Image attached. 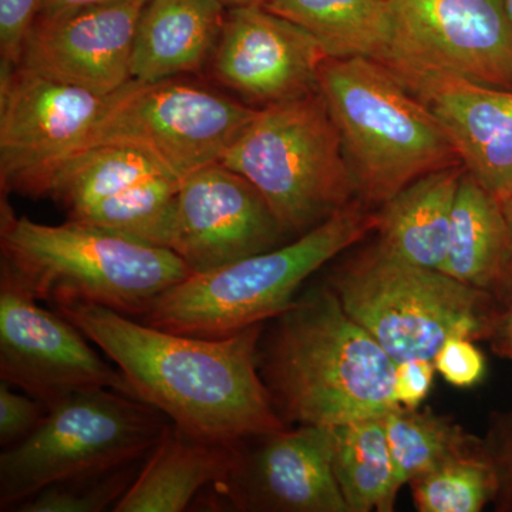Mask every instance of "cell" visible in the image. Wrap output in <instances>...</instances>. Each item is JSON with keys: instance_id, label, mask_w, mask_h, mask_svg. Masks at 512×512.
Returning <instances> with one entry per match:
<instances>
[{"instance_id": "cell-4", "label": "cell", "mask_w": 512, "mask_h": 512, "mask_svg": "<svg viewBox=\"0 0 512 512\" xmlns=\"http://www.w3.org/2000/svg\"><path fill=\"white\" fill-rule=\"evenodd\" d=\"M319 90L366 204L382 205L423 175L463 165L433 111L384 64L328 57Z\"/></svg>"}, {"instance_id": "cell-9", "label": "cell", "mask_w": 512, "mask_h": 512, "mask_svg": "<svg viewBox=\"0 0 512 512\" xmlns=\"http://www.w3.org/2000/svg\"><path fill=\"white\" fill-rule=\"evenodd\" d=\"M258 110L177 77L156 83L130 80L80 150L134 148L183 183L202 168L221 163Z\"/></svg>"}, {"instance_id": "cell-25", "label": "cell", "mask_w": 512, "mask_h": 512, "mask_svg": "<svg viewBox=\"0 0 512 512\" xmlns=\"http://www.w3.org/2000/svg\"><path fill=\"white\" fill-rule=\"evenodd\" d=\"M384 421L400 487L450 461L487 454L484 440L431 410L400 406Z\"/></svg>"}, {"instance_id": "cell-13", "label": "cell", "mask_w": 512, "mask_h": 512, "mask_svg": "<svg viewBox=\"0 0 512 512\" xmlns=\"http://www.w3.org/2000/svg\"><path fill=\"white\" fill-rule=\"evenodd\" d=\"M0 274V379L45 404L90 389L136 397L119 367L101 359L86 335Z\"/></svg>"}, {"instance_id": "cell-33", "label": "cell", "mask_w": 512, "mask_h": 512, "mask_svg": "<svg viewBox=\"0 0 512 512\" xmlns=\"http://www.w3.org/2000/svg\"><path fill=\"white\" fill-rule=\"evenodd\" d=\"M109 2H113V0H42L37 19L59 18V16L76 12V10L92 8V6Z\"/></svg>"}, {"instance_id": "cell-35", "label": "cell", "mask_w": 512, "mask_h": 512, "mask_svg": "<svg viewBox=\"0 0 512 512\" xmlns=\"http://www.w3.org/2000/svg\"><path fill=\"white\" fill-rule=\"evenodd\" d=\"M225 8H239V6L265 5L266 0H217Z\"/></svg>"}, {"instance_id": "cell-3", "label": "cell", "mask_w": 512, "mask_h": 512, "mask_svg": "<svg viewBox=\"0 0 512 512\" xmlns=\"http://www.w3.org/2000/svg\"><path fill=\"white\" fill-rule=\"evenodd\" d=\"M0 274L37 301L99 305L141 319L168 289L191 275L170 248L69 220L39 224L0 202Z\"/></svg>"}, {"instance_id": "cell-27", "label": "cell", "mask_w": 512, "mask_h": 512, "mask_svg": "<svg viewBox=\"0 0 512 512\" xmlns=\"http://www.w3.org/2000/svg\"><path fill=\"white\" fill-rule=\"evenodd\" d=\"M137 464V463H136ZM136 464L101 474L50 485L19 505V512H101L114 507L136 478ZM113 510V508H111Z\"/></svg>"}, {"instance_id": "cell-8", "label": "cell", "mask_w": 512, "mask_h": 512, "mask_svg": "<svg viewBox=\"0 0 512 512\" xmlns=\"http://www.w3.org/2000/svg\"><path fill=\"white\" fill-rule=\"evenodd\" d=\"M329 285L396 363L434 360L451 336L491 338L500 319L490 293L404 262L376 244L342 266Z\"/></svg>"}, {"instance_id": "cell-11", "label": "cell", "mask_w": 512, "mask_h": 512, "mask_svg": "<svg viewBox=\"0 0 512 512\" xmlns=\"http://www.w3.org/2000/svg\"><path fill=\"white\" fill-rule=\"evenodd\" d=\"M119 92V90H117ZM23 67L0 73V185L42 198L47 178L76 153L113 103Z\"/></svg>"}, {"instance_id": "cell-18", "label": "cell", "mask_w": 512, "mask_h": 512, "mask_svg": "<svg viewBox=\"0 0 512 512\" xmlns=\"http://www.w3.org/2000/svg\"><path fill=\"white\" fill-rule=\"evenodd\" d=\"M396 76L443 124L467 173L501 204L507 201L512 194V90L440 73Z\"/></svg>"}, {"instance_id": "cell-21", "label": "cell", "mask_w": 512, "mask_h": 512, "mask_svg": "<svg viewBox=\"0 0 512 512\" xmlns=\"http://www.w3.org/2000/svg\"><path fill=\"white\" fill-rule=\"evenodd\" d=\"M441 272L498 295L512 279V228L503 204L464 171Z\"/></svg>"}, {"instance_id": "cell-29", "label": "cell", "mask_w": 512, "mask_h": 512, "mask_svg": "<svg viewBox=\"0 0 512 512\" xmlns=\"http://www.w3.org/2000/svg\"><path fill=\"white\" fill-rule=\"evenodd\" d=\"M47 406L32 396L13 392L10 384L0 383V443L15 446L29 437L45 419Z\"/></svg>"}, {"instance_id": "cell-32", "label": "cell", "mask_w": 512, "mask_h": 512, "mask_svg": "<svg viewBox=\"0 0 512 512\" xmlns=\"http://www.w3.org/2000/svg\"><path fill=\"white\" fill-rule=\"evenodd\" d=\"M436 365L431 359H409L396 363L394 397L400 406L419 409L433 386Z\"/></svg>"}, {"instance_id": "cell-6", "label": "cell", "mask_w": 512, "mask_h": 512, "mask_svg": "<svg viewBox=\"0 0 512 512\" xmlns=\"http://www.w3.org/2000/svg\"><path fill=\"white\" fill-rule=\"evenodd\" d=\"M221 164L247 178L286 234L295 237L359 200L342 138L320 90L259 109Z\"/></svg>"}, {"instance_id": "cell-31", "label": "cell", "mask_w": 512, "mask_h": 512, "mask_svg": "<svg viewBox=\"0 0 512 512\" xmlns=\"http://www.w3.org/2000/svg\"><path fill=\"white\" fill-rule=\"evenodd\" d=\"M484 441L497 476L495 504L498 510L512 511V412L494 417Z\"/></svg>"}, {"instance_id": "cell-7", "label": "cell", "mask_w": 512, "mask_h": 512, "mask_svg": "<svg viewBox=\"0 0 512 512\" xmlns=\"http://www.w3.org/2000/svg\"><path fill=\"white\" fill-rule=\"evenodd\" d=\"M45 419L0 454V510H18L50 485L101 476L148 456L170 419L113 389H90L46 404Z\"/></svg>"}, {"instance_id": "cell-28", "label": "cell", "mask_w": 512, "mask_h": 512, "mask_svg": "<svg viewBox=\"0 0 512 512\" xmlns=\"http://www.w3.org/2000/svg\"><path fill=\"white\" fill-rule=\"evenodd\" d=\"M42 0H0L2 69H15L37 18Z\"/></svg>"}, {"instance_id": "cell-19", "label": "cell", "mask_w": 512, "mask_h": 512, "mask_svg": "<svg viewBox=\"0 0 512 512\" xmlns=\"http://www.w3.org/2000/svg\"><path fill=\"white\" fill-rule=\"evenodd\" d=\"M227 8L217 0H148L131 57V79L156 83L210 64Z\"/></svg>"}, {"instance_id": "cell-12", "label": "cell", "mask_w": 512, "mask_h": 512, "mask_svg": "<svg viewBox=\"0 0 512 512\" xmlns=\"http://www.w3.org/2000/svg\"><path fill=\"white\" fill-rule=\"evenodd\" d=\"M180 181L134 148L96 146L64 158L42 198L69 220L168 248Z\"/></svg>"}, {"instance_id": "cell-26", "label": "cell", "mask_w": 512, "mask_h": 512, "mask_svg": "<svg viewBox=\"0 0 512 512\" xmlns=\"http://www.w3.org/2000/svg\"><path fill=\"white\" fill-rule=\"evenodd\" d=\"M421 512H478L494 501L497 476L488 454L450 461L410 483Z\"/></svg>"}, {"instance_id": "cell-1", "label": "cell", "mask_w": 512, "mask_h": 512, "mask_svg": "<svg viewBox=\"0 0 512 512\" xmlns=\"http://www.w3.org/2000/svg\"><path fill=\"white\" fill-rule=\"evenodd\" d=\"M55 309L119 367L140 400L195 439L234 446L285 429L259 373L265 323L207 339L165 332L99 305Z\"/></svg>"}, {"instance_id": "cell-14", "label": "cell", "mask_w": 512, "mask_h": 512, "mask_svg": "<svg viewBox=\"0 0 512 512\" xmlns=\"http://www.w3.org/2000/svg\"><path fill=\"white\" fill-rule=\"evenodd\" d=\"M212 485L237 511L349 512L333 466L332 427L302 424L239 441Z\"/></svg>"}, {"instance_id": "cell-16", "label": "cell", "mask_w": 512, "mask_h": 512, "mask_svg": "<svg viewBox=\"0 0 512 512\" xmlns=\"http://www.w3.org/2000/svg\"><path fill=\"white\" fill-rule=\"evenodd\" d=\"M318 40L262 5L227 9L211 76L255 109L319 92L328 59Z\"/></svg>"}, {"instance_id": "cell-23", "label": "cell", "mask_w": 512, "mask_h": 512, "mask_svg": "<svg viewBox=\"0 0 512 512\" xmlns=\"http://www.w3.org/2000/svg\"><path fill=\"white\" fill-rule=\"evenodd\" d=\"M393 0H266L265 8L308 30L333 59L383 62Z\"/></svg>"}, {"instance_id": "cell-20", "label": "cell", "mask_w": 512, "mask_h": 512, "mask_svg": "<svg viewBox=\"0 0 512 512\" xmlns=\"http://www.w3.org/2000/svg\"><path fill=\"white\" fill-rule=\"evenodd\" d=\"M464 165L423 175L377 211L376 245L409 264L441 271Z\"/></svg>"}, {"instance_id": "cell-22", "label": "cell", "mask_w": 512, "mask_h": 512, "mask_svg": "<svg viewBox=\"0 0 512 512\" xmlns=\"http://www.w3.org/2000/svg\"><path fill=\"white\" fill-rule=\"evenodd\" d=\"M232 447L195 439L170 421L147 463L111 511L187 510L202 488L224 476Z\"/></svg>"}, {"instance_id": "cell-10", "label": "cell", "mask_w": 512, "mask_h": 512, "mask_svg": "<svg viewBox=\"0 0 512 512\" xmlns=\"http://www.w3.org/2000/svg\"><path fill=\"white\" fill-rule=\"evenodd\" d=\"M394 74L440 73L512 90L504 0H393L383 62Z\"/></svg>"}, {"instance_id": "cell-2", "label": "cell", "mask_w": 512, "mask_h": 512, "mask_svg": "<svg viewBox=\"0 0 512 512\" xmlns=\"http://www.w3.org/2000/svg\"><path fill=\"white\" fill-rule=\"evenodd\" d=\"M272 320L269 335L262 332L258 366L285 424L336 427L399 409L396 362L330 285L296 296Z\"/></svg>"}, {"instance_id": "cell-24", "label": "cell", "mask_w": 512, "mask_h": 512, "mask_svg": "<svg viewBox=\"0 0 512 512\" xmlns=\"http://www.w3.org/2000/svg\"><path fill=\"white\" fill-rule=\"evenodd\" d=\"M333 466L349 512L394 510L400 484L384 416L332 427Z\"/></svg>"}, {"instance_id": "cell-15", "label": "cell", "mask_w": 512, "mask_h": 512, "mask_svg": "<svg viewBox=\"0 0 512 512\" xmlns=\"http://www.w3.org/2000/svg\"><path fill=\"white\" fill-rule=\"evenodd\" d=\"M285 237L261 192L218 163L181 183L167 247L197 275L281 247Z\"/></svg>"}, {"instance_id": "cell-17", "label": "cell", "mask_w": 512, "mask_h": 512, "mask_svg": "<svg viewBox=\"0 0 512 512\" xmlns=\"http://www.w3.org/2000/svg\"><path fill=\"white\" fill-rule=\"evenodd\" d=\"M148 0H113L37 19L20 67L107 96L131 79L138 19Z\"/></svg>"}, {"instance_id": "cell-36", "label": "cell", "mask_w": 512, "mask_h": 512, "mask_svg": "<svg viewBox=\"0 0 512 512\" xmlns=\"http://www.w3.org/2000/svg\"><path fill=\"white\" fill-rule=\"evenodd\" d=\"M503 208L505 215H507L508 222H510L512 228V194L510 195V198H508L507 201L503 202Z\"/></svg>"}, {"instance_id": "cell-34", "label": "cell", "mask_w": 512, "mask_h": 512, "mask_svg": "<svg viewBox=\"0 0 512 512\" xmlns=\"http://www.w3.org/2000/svg\"><path fill=\"white\" fill-rule=\"evenodd\" d=\"M491 338L494 339L495 352L512 362V303L507 313L498 319Z\"/></svg>"}, {"instance_id": "cell-30", "label": "cell", "mask_w": 512, "mask_h": 512, "mask_svg": "<svg viewBox=\"0 0 512 512\" xmlns=\"http://www.w3.org/2000/svg\"><path fill=\"white\" fill-rule=\"evenodd\" d=\"M434 365L446 382L461 389L480 383L485 375V357L466 336L448 338L434 357Z\"/></svg>"}, {"instance_id": "cell-5", "label": "cell", "mask_w": 512, "mask_h": 512, "mask_svg": "<svg viewBox=\"0 0 512 512\" xmlns=\"http://www.w3.org/2000/svg\"><path fill=\"white\" fill-rule=\"evenodd\" d=\"M377 222V212L355 200L289 244L188 276L137 320L195 338L237 335L282 315L309 276L376 231Z\"/></svg>"}, {"instance_id": "cell-37", "label": "cell", "mask_w": 512, "mask_h": 512, "mask_svg": "<svg viewBox=\"0 0 512 512\" xmlns=\"http://www.w3.org/2000/svg\"><path fill=\"white\" fill-rule=\"evenodd\" d=\"M505 10H507L508 18H510L512 23V0H504Z\"/></svg>"}]
</instances>
